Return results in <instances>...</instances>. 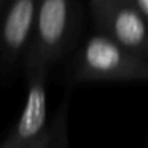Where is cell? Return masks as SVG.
Listing matches in <instances>:
<instances>
[{"label":"cell","instance_id":"6da1fadb","mask_svg":"<svg viewBox=\"0 0 148 148\" xmlns=\"http://www.w3.org/2000/svg\"><path fill=\"white\" fill-rule=\"evenodd\" d=\"M77 73L83 80L142 81L148 78V64L145 58L126 51L103 34H97L81 46Z\"/></svg>","mask_w":148,"mask_h":148},{"label":"cell","instance_id":"7a4b0ae2","mask_svg":"<svg viewBox=\"0 0 148 148\" xmlns=\"http://www.w3.org/2000/svg\"><path fill=\"white\" fill-rule=\"evenodd\" d=\"M73 30V0H37L27 56L48 67L65 51Z\"/></svg>","mask_w":148,"mask_h":148},{"label":"cell","instance_id":"3957f363","mask_svg":"<svg viewBox=\"0 0 148 148\" xmlns=\"http://www.w3.org/2000/svg\"><path fill=\"white\" fill-rule=\"evenodd\" d=\"M27 97L16 127L11 131L16 148H42L46 137V65L27 56Z\"/></svg>","mask_w":148,"mask_h":148},{"label":"cell","instance_id":"277c9868","mask_svg":"<svg viewBox=\"0 0 148 148\" xmlns=\"http://www.w3.org/2000/svg\"><path fill=\"white\" fill-rule=\"evenodd\" d=\"M97 23L103 35L118 43L126 51L135 56H147V19L129 3V0H118L103 11Z\"/></svg>","mask_w":148,"mask_h":148},{"label":"cell","instance_id":"5b68a950","mask_svg":"<svg viewBox=\"0 0 148 148\" xmlns=\"http://www.w3.org/2000/svg\"><path fill=\"white\" fill-rule=\"evenodd\" d=\"M37 0H11L0 29V48L7 61H13L32 38Z\"/></svg>","mask_w":148,"mask_h":148},{"label":"cell","instance_id":"8992f818","mask_svg":"<svg viewBox=\"0 0 148 148\" xmlns=\"http://www.w3.org/2000/svg\"><path fill=\"white\" fill-rule=\"evenodd\" d=\"M89 2H91V10H92L94 16H96V19H97L103 11H107L113 3H116L118 0H89Z\"/></svg>","mask_w":148,"mask_h":148},{"label":"cell","instance_id":"52a82bcc","mask_svg":"<svg viewBox=\"0 0 148 148\" xmlns=\"http://www.w3.org/2000/svg\"><path fill=\"white\" fill-rule=\"evenodd\" d=\"M129 3L147 19L148 18V0H129Z\"/></svg>","mask_w":148,"mask_h":148},{"label":"cell","instance_id":"ba28073f","mask_svg":"<svg viewBox=\"0 0 148 148\" xmlns=\"http://www.w3.org/2000/svg\"><path fill=\"white\" fill-rule=\"evenodd\" d=\"M0 148H16V145H14V142H13V138L8 135L7 137V140L3 142V143L0 145Z\"/></svg>","mask_w":148,"mask_h":148}]
</instances>
